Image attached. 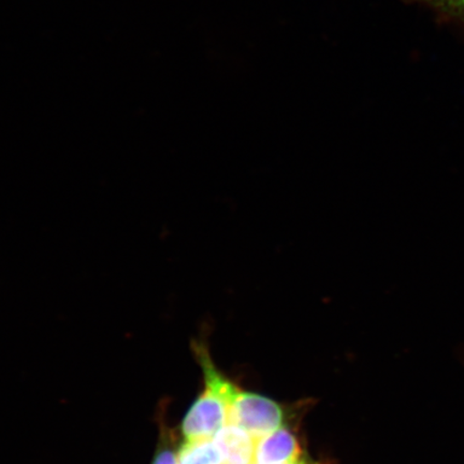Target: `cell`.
Masks as SVG:
<instances>
[{"mask_svg":"<svg viewBox=\"0 0 464 464\" xmlns=\"http://www.w3.org/2000/svg\"><path fill=\"white\" fill-rule=\"evenodd\" d=\"M194 351L205 374V390L190 406L182 422L184 440H207L228 423L229 405L237 388L214 365L206 345L195 342Z\"/></svg>","mask_w":464,"mask_h":464,"instance_id":"6da1fadb","label":"cell"},{"mask_svg":"<svg viewBox=\"0 0 464 464\" xmlns=\"http://www.w3.org/2000/svg\"><path fill=\"white\" fill-rule=\"evenodd\" d=\"M284 416L282 406L274 400L237 390L229 405L228 423L259 440L283 427Z\"/></svg>","mask_w":464,"mask_h":464,"instance_id":"7a4b0ae2","label":"cell"},{"mask_svg":"<svg viewBox=\"0 0 464 464\" xmlns=\"http://www.w3.org/2000/svg\"><path fill=\"white\" fill-rule=\"evenodd\" d=\"M303 458L297 437L286 427L257 440L256 464H292Z\"/></svg>","mask_w":464,"mask_h":464,"instance_id":"3957f363","label":"cell"},{"mask_svg":"<svg viewBox=\"0 0 464 464\" xmlns=\"http://www.w3.org/2000/svg\"><path fill=\"white\" fill-rule=\"evenodd\" d=\"M214 442L222 455V464H256L257 440L245 429L228 423L216 434Z\"/></svg>","mask_w":464,"mask_h":464,"instance_id":"277c9868","label":"cell"},{"mask_svg":"<svg viewBox=\"0 0 464 464\" xmlns=\"http://www.w3.org/2000/svg\"><path fill=\"white\" fill-rule=\"evenodd\" d=\"M214 440H184L178 450V464H222Z\"/></svg>","mask_w":464,"mask_h":464,"instance_id":"5b68a950","label":"cell"},{"mask_svg":"<svg viewBox=\"0 0 464 464\" xmlns=\"http://www.w3.org/2000/svg\"><path fill=\"white\" fill-rule=\"evenodd\" d=\"M430 8L445 21L464 25V0H408Z\"/></svg>","mask_w":464,"mask_h":464,"instance_id":"8992f818","label":"cell"},{"mask_svg":"<svg viewBox=\"0 0 464 464\" xmlns=\"http://www.w3.org/2000/svg\"><path fill=\"white\" fill-rule=\"evenodd\" d=\"M158 450L150 464H178V451L174 448L173 434L165 426L161 428Z\"/></svg>","mask_w":464,"mask_h":464,"instance_id":"52a82bcc","label":"cell"},{"mask_svg":"<svg viewBox=\"0 0 464 464\" xmlns=\"http://www.w3.org/2000/svg\"><path fill=\"white\" fill-rule=\"evenodd\" d=\"M292 464H315V463H312L309 460L304 459V458H303V459H301L297 462L292 463Z\"/></svg>","mask_w":464,"mask_h":464,"instance_id":"ba28073f","label":"cell"}]
</instances>
